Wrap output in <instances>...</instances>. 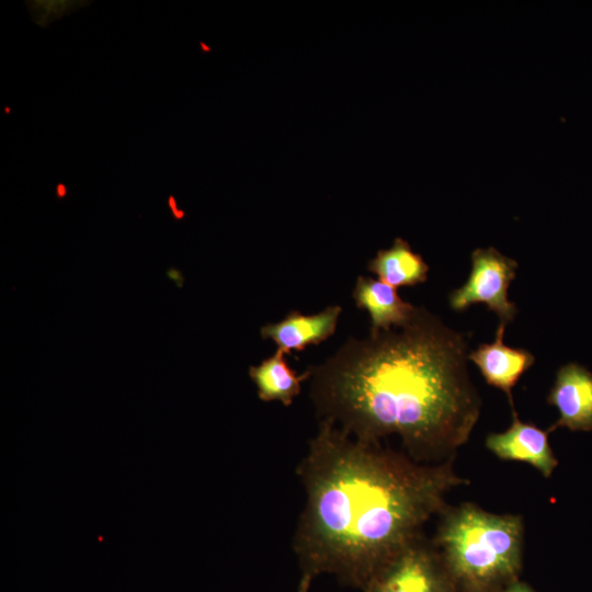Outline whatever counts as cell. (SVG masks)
<instances>
[{"label":"cell","instance_id":"5","mask_svg":"<svg viewBox=\"0 0 592 592\" xmlns=\"http://www.w3.org/2000/svg\"><path fill=\"white\" fill-rule=\"evenodd\" d=\"M365 592H453V580L440 554L420 538L388 563Z\"/></svg>","mask_w":592,"mask_h":592},{"label":"cell","instance_id":"3","mask_svg":"<svg viewBox=\"0 0 592 592\" xmlns=\"http://www.w3.org/2000/svg\"><path fill=\"white\" fill-rule=\"evenodd\" d=\"M523 539L521 516L463 503L444 515L435 544L452 580L468 592H498L521 569Z\"/></svg>","mask_w":592,"mask_h":592},{"label":"cell","instance_id":"14","mask_svg":"<svg viewBox=\"0 0 592 592\" xmlns=\"http://www.w3.org/2000/svg\"><path fill=\"white\" fill-rule=\"evenodd\" d=\"M498 592H534L532 589H530L524 583L520 582H512L510 583L505 589L499 590Z\"/></svg>","mask_w":592,"mask_h":592},{"label":"cell","instance_id":"11","mask_svg":"<svg viewBox=\"0 0 592 592\" xmlns=\"http://www.w3.org/2000/svg\"><path fill=\"white\" fill-rule=\"evenodd\" d=\"M380 281L398 288L413 286L428 280L429 265L402 238H396L388 249L379 250L367 265Z\"/></svg>","mask_w":592,"mask_h":592},{"label":"cell","instance_id":"10","mask_svg":"<svg viewBox=\"0 0 592 592\" xmlns=\"http://www.w3.org/2000/svg\"><path fill=\"white\" fill-rule=\"evenodd\" d=\"M355 305L371 318V331L401 328L413 317L417 307L405 301L397 288L380 280L358 276L352 293Z\"/></svg>","mask_w":592,"mask_h":592},{"label":"cell","instance_id":"12","mask_svg":"<svg viewBox=\"0 0 592 592\" xmlns=\"http://www.w3.org/2000/svg\"><path fill=\"white\" fill-rule=\"evenodd\" d=\"M284 354L276 350L273 355L249 368V375L262 401H280L284 406H289L299 395L301 383L310 377L309 371L301 375L294 372L288 366Z\"/></svg>","mask_w":592,"mask_h":592},{"label":"cell","instance_id":"2","mask_svg":"<svg viewBox=\"0 0 592 592\" xmlns=\"http://www.w3.org/2000/svg\"><path fill=\"white\" fill-rule=\"evenodd\" d=\"M468 341L417 307L398 330L350 338L309 367L310 397L321 421L366 442L398 436L417 460H446L465 444L480 414L470 380Z\"/></svg>","mask_w":592,"mask_h":592},{"label":"cell","instance_id":"9","mask_svg":"<svg viewBox=\"0 0 592 592\" xmlns=\"http://www.w3.org/2000/svg\"><path fill=\"white\" fill-rule=\"evenodd\" d=\"M505 323L500 322L492 343H482L468 354L487 384L504 391L512 403V388L534 364L535 356L525 349H514L503 343Z\"/></svg>","mask_w":592,"mask_h":592},{"label":"cell","instance_id":"1","mask_svg":"<svg viewBox=\"0 0 592 592\" xmlns=\"http://www.w3.org/2000/svg\"><path fill=\"white\" fill-rule=\"evenodd\" d=\"M297 474L306 501L294 537L299 592L332 574L364 592L421 538L447 494L468 481L449 460L426 464L321 421Z\"/></svg>","mask_w":592,"mask_h":592},{"label":"cell","instance_id":"8","mask_svg":"<svg viewBox=\"0 0 592 592\" xmlns=\"http://www.w3.org/2000/svg\"><path fill=\"white\" fill-rule=\"evenodd\" d=\"M342 308L331 305L315 315L289 311L284 319L264 325L260 332L263 339L273 341L277 350L289 353L303 351L310 344H319L337 329Z\"/></svg>","mask_w":592,"mask_h":592},{"label":"cell","instance_id":"7","mask_svg":"<svg viewBox=\"0 0 592 592\" xmlns=\"http://www.w3.org/2000/svg\"><path fill=\"white\" fill-rule=\"evenodd\" d=\"M511 426L500 433H491L486 439L487 448L504 460H519L535 467L544 477L553 475L558 460L549 445V430L522 422L514 409Z\"/></svg>","mask_w":592,"mask_h":592},{"label":"cell","instance_id":"4","mask_svg":"<svg viewBox=\"0 0 592 592\" xmlns=\"http://www.w3.org/2000/svg\"><path fill=\"white\" fill-rule=\"evenodd\" d=\"M519 264L493 247L471 252V270L467 281L448 296L453 310L462 311L475 304H485L508 325L517 314L516 305L509 300V286L515 278Z\"/></svg>","mask_w":592,"mask_h":592},{"label":"cell","instance_id":"13","mask_svg":"<svg viewBox=\"0 0 592 592\" xmlns=\"http://www.w3.org/2000/svg\"><path fill=\"white\" fill-rule=\"evenodd\" d=\"M33 21L46 27L55 19L86 5L82 1H26Z\"/></svg>","mask_w":592,"mask_h":592},{"label":"cell","instance_id":"6","mask_svg":"<svg viewBox=\"0 0 592 592\" xmlns=\"http://www.w3.org/2000/svg\"><path fill=\"white\" fill-rule=\"evenodd\" d=\"M547 401L559 412L549 431L556 428L592 430V373L582 365L568 363L558 369Z\"/></svg>","mask_w":592,"mask_h":592}]
</instances>
